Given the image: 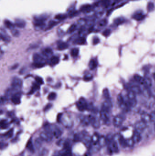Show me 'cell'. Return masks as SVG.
Returning a JSON list of instances; mask_svg holds the SVG:
<instances>
[{"mask_svg":"<svg viewBox=\"0 0 155 156\" xmlns=\"http://www.w3.org/2000/svg\"><path fill=\"white\" fill-rule=\"evenodd\" d=\"M40 89V86L38 85V84L34 83L33 85L32 86V88L31 89L30 91L29 92V94L31 95L32 94L34 93V92L36 91L37 90H39Z\"/></svg>","mask_w":155,"mask_h":156,"instance_id":"obj_35","label":"cell"},{"mask_svg":"<svg viewBox=\"0 0 155 156\" xmlns=\"http://www.w3.org/2000/svg\"><path fill=\"white\" fill-rule=\"evenodd\" d=\"M155 5L153 2H149L147 6V9L149 12H153L155 9Z\"/></svg>","mask_w":155,"mask_h":156,"instance_id":"obj_37","label":"cell"},{"mask_svg":"<svg viewBox=\"0 0 155 156\" xmlns=\"http://www.w3.org/2000/svg\"><path fill=\"white\" fill-rule=\"evenodd\" d=\"M130 107H135L137 104L136 94L130 90L127 94Z\"/></svg>","mask_w":155,"mask_h":156,"instance_id":"obj_2","label":"cell"},{"mask_svg":"<svg viewBox=\"0 0 155 156\" xmlns=\"http://www.w3.org/2000/svg\"><path fill=\"white\" fill-rule=\"evenodd\" d=\"M11 86L14 90H20L22 86V81L19 78H14L11 82Z\"/></svg>","mask_w":155,"mask_h":156,"instance_id":"obj_3","label":"cell"},{"mask_svg":"<svg viewBox=\"0 0 155 156\" xmlns=\"http://www.w3.org/2000/svg\"><path fill=\"white\" fill-rule=\"evenodd\" d=\"M21 94L19 92H17L14 94L11 97L12 102L15 105H19L21 103Z\"/></svg>","mask_w":155,"mask_h":156,"instance_id":"obj_10","label":"cell"},{"mask_svg":"<svg viewBox=\"0 0 155 156\" xmlns=\"http://www.w3.org/2000/svg\"><path fill=\"white\" fill-rule=\"evenodd\" d=\"M79 52V50L78 48H74L71 50V55L73 57H76L78 55Z\"/></svg>","mask_w":155,"mask_h":156,"instance_id":"obj_39","label":"cell"},{"mask_svg":"<svg viewBox=\"0 0 155 156\" xmlns=\"http://www.w3.org/2000/svg\"><path fill=\"white\" fill-rule=\"evenodd\" d=\"M151 96L155 100V89H153L152 90H151Z\"/></svg>","mask_w":155,"mask_h":156,"instance_id":"obj_59","label":"cell"},{"mask_svg":"<svg viewBox=\"0 0 155 156\" xmlns=\"http://www.w3.org/2000/svg\"><path fill=\"white\" fill-rule=\"evenodd\" d=\"M86 40L85 38L84 37H80L76 39L75 41V44H79V45H83L85 44Z\"/></svg>","mask_w":155,"mask_h":156,"instance_id":"obj_29","label":"cell"},{"mask_svg":"<svg viewBox=\"0 0 155 156\" xmlns=\"http://www.w3.org/2000/svg\"><path fill=\"white\" fill-rule=\"evenodd\" d=\"M66 17V16L64 14H59L56 16V19H57L59 20H61L63 19H65Z\"/></svg>","mask_w":155,"mask_h":156,"instance_id":"obj_51","label":"cell"},{"mask_svg":"<svg viewBox=\"0 0 155 156\" xmlns=\"http://www.w3.org/2000/svg\"><path fill=\"white\" fill-rule=\"evenodd\" d=\"M93 8L90 5H86L82 6L81 11L84 13H89L92 11Z\"/></svg>","mask_w":155,"mask_h":156,"instance_id":"obj_22","label":"cell"},{"mask_svg":"<svg viewBox=\"0 0 155 156\" xmlns=\"http://www.w3.org/2000/svg\"><path fill=\"white\" fill-rule=\"evenodd\" d=\"M76 24H73L70 27L69 29H68L67 32L68 33H72L76 30Z\"/></svg>","mask_w":155,"mask_h":156,"instance_id":"obj_45","label":"cell"},{"mask_svg":"<svg viewBox=\"0 0 155 156\" xmlns=\"http://www.w3.org/2000/svg\"><path fill=\"white\" fill-rule=\"evenodd\" d=\"M124 22H125V19H124L123 17H117L114 21V23L115 25H121Z\"/></svg>","mask_w":155,"mask_h":156,"instance_id":"obj_32","label":"cell"},{"mask_svg":"<svg viewBox=\"0 0 155 156\" xmlns=\"http://www.w3.org/2000/svg\"><path fill=\"white\" fill-rule=\"evenodd\" d=\"M135 128L136 129V131H141L144 130L146 127V123L145 122H143L142 120L139 121L137 122L135 125Z\"/></svg>","mask_w":155,"mask_h":156,"instance_id":"obj_11","label":"cell"},{"mask_svg":"<svg viewBox=\"0 0 155 156\" xmlns=\"http://www.w3.org/2000/svg\"><path fill=\"white\" fill-rule=\"evenodd\" d=\"M153 79H154V80H155V72L154 73V74H153Z\"/></svg>","mask_w":155,"mask_h":156,"instance_id":"obj_61","label":"cell"},{"mask_svg":"<svg viewBox=\"0 0 155 156\" xmlns=\"http://www.w3.org/2000/svg\"><path fill=\"white\" fill-rule=\"evenodd\" d=\"M81 140V137L79 135L76 134V135L74 136V140L75 141H79Z\"/></svg>","mask_w":155,"mask_h":156,"instance_id":"obj_57","label":"cell"},{"mask_svg":"<svg viewBox=\"0 0 155 156\" xmlns=\"http://www.w3.org/2000/svg\"><path fill=\"white\" fill-rule=\"evenodd\" d=\"M1 38L3 41L6 42H9L11 40L9 36L5 32V31L2 30V29H1Z\"/></svg>","mask_w":155,"mask_h":156,"instance_id":"obj_19","label":"cell"},{"mask_svg":"<svg viewBox=\"0 0 155 156\" xmlns=\"http://www.w3.org/2000/svg\"><path fill=\"white\" fill-rule=\"evenodd\" d=\"M103 95L106 100H110V93H109V91L108 90V89H107V88L104 89L103 90Z\"/></svg>","mask_w":155,"mask_h":156,"instance_id":"obj_36","label":"cell"},{"mask_svg":"<svg viewBox=\"0 0 155 156\" xmlns=\"http://www.w3.org/2000/svg\"><path fill=\"white\" fill-rule=\"evenodd\" d=\"M124 119L121 116H117L114 117L113 119V124L115 127H119L123 123Z\"/></svg>","mask_w":155,"mask_h":156,"instance_id":"obj_9","label":"cell"},{"mask_svg":"<svg viewBox=\"0 0 155 156\" xmlns=\"http://www.w3.org/2000/svg\"><path fill=\"white\" fill-rule=\"evenodd\" d=\"M57 23L55 22V21H51L49 23V25H48V29H50L51 27H52L53 26H54L55 25L57 24Z\"/></svg>","mask_w":155,"mask_h":156,"instance_id":"obj_55","label":"cell"},{"mask_svg":"<svg viewBox=\"0 0 155 156\" xmlns=\"http://www.w3.org/2000/svg\"><path fill=\"white\" fill-rule=\"evenodd\" d=\"M1 127L2 129H6L8 127V124L6 120H2L1 122Z\"/></svg>","mask_w":155,"mask_h":156,"instance_id":"obj_40","label":"cell"},{"mask_svg":"<svg viewBox=\"0 0 155 156\" xmlns=\"http://www.w3.org/2000/svg\"><path fill=\"white\" fill-rule=\"evenodd\" d=\"M93 76L91 74H87L84 77V80L86 81H89L92 79Z\"/></svg>","mask_w":155,"mask_h":156,"instance_id":"obj_49","label":"cell"},{"mask_svg":"<svg viewBox=\"0 0 155 156\" xmlns=\"http://www.w3.org/2000/svg\"><path fill=\"white\" fill-rule=\"evenodd\" d=\"M100 137L99 135L97 133H95L92 137H91V143L94 145H98V141L100 139Z\"/></svg>","mask_w":155,"mask_h":156,"instance_id":"obj_18","label":"cell"},{"mask_svg":"<svg viewBox=\"0 0 155 156\" xmlns=\"http://www.w3.org/2000/svg\"><path fill=\"white\" fill-rule=\"evenodd\" d=\"M142 86L148 88H150L152 86V81L149 77H144V80Z\"/></svg>","mask_w":155,"mask_h":156,"instance_id":"obj_17","label":"cell"},{"mask_svg":"<svg viewBox=\"0 0 155 156\" xmlns=\"http://www.w3.org/2000/svg\"><path fill=\"white\" fill-rule=\"evenodd\" d=\"M33 59L34 63H44V59L43 58L37 53H35L33 55Z\"/></svg>","mask_w":155,"mask_h":156,"instance_id":"obj_16","label":"cell"},{"mask_svg":"<svg viewBox=\"0 0 155 156\" xmlns=\"http://www.w3.org/2000/svg\"><path fill=\"white\" fill-rule=\"evenodd\" d=\"M111 33V31L109 29H106V30L103 32H102V35L106 37H107L109 36Z\"/></svg>","mask_w":155,"mask_h":156,"instance_id":"obj_47","label":"cell"},{"mask_svg":"<svg viewBox=\"0 0 155 156\" xmlns=\"http://www.w3.org/2000/svg\"><path fill=\"white\" fill-rule=\"evenodd\" d=\"M107 23V21L106 19H103L101 20L98 23V25L99 27H104L106 26V25Z\"/></svg>","mask_w":155,"mask_h":156,"instance_id":"obj_41","label":"cell"},{"mask_svg":"<svg viewBox=\"0 0 155 156\" xmlns=\"http://www.w3.org/2000/svg\"><path fill=\"white\" fill-rule=\"evenodd\" d=\"M16 26L20 28V29H22L24 28L26 26V23L25 21L23 20L22 19H18L16 20L15 24Z\"/></svg>","mask_w":155,"mask_h":156,"instance_id":"obj_21","label":"cell"},{"mask_svg":"<svg viewBox=\"0 0 155 156\" xmlns=\"http://www.w3.org/2000/svg\"><path fill=\"white\" fill-rule=\"evenodd\" d=\"M11 33H12V34L13 35V36L14 37H18L19 36V34H20L19 31L15 29L11 30Z\"/></svg>","mask_w":155,"mask_h":156,"instance_id":"obj_52","label":"cell"},{"mask_svg":"<svg viewBox=\"0 0 155 156\" xmlns=\"http://www.w3.org/2000/svg\"><path fill=\"white\" fill-rule=\"evenodd\" d=\"M141 119H142V120L145 122L146 123L151 122L150 119V114H148V113H142L141 115Z\"/></svg>","mask_w":155,"mask_h":156,"instance_id":"obj_20","label":"cell"},{"mask_svg":"<svg viewBox=\"0 0 155 156\" xmlns=\"http://www.w3.org/2000/svg\"><path fill=\"white\" fill-rule=\"evenodd\" d=\"M61 156H72V152L71 148L65 149V152L62 154Z\"/></svg>","mask_w":155,"mask_h":156,"instance_id":"obj_43","label":"cell"},{"mask_svg":"<svg viewBox=\"0 0 155 156\" xmlns=\"http://www.w3.org/2000/svg\"><path fill=\"white\" fill-rule=\"evenodd\" d=\"M56 97H57L56 93L55 92H51L49 94L47 98L49 101H53L56 98Z\"/></svg>","mask_w":155,"mask_h":156,"instance_id":"obj_42","label":"cell"},{"mask_svg":"<svg viewBox=\"0 0 155 156\" xmlns=\"http://www.w3.org/2000/svg\"><path fill=\"white\" fill-rule=\"evenodd\" d=\"M118 141H119V143L121 147H127L126 143V140L124 138V137L122 136H120L119 137H118Z\"/></svg>","mask_w":155,"mask_h":156,"instance_id":"obj_30","label":"cell"},{"mask_svg":"<svg viewBox=\"0 0 155 156\" xmlns=\"http://www.w3.org/2000/svg\"><path fill=\"white\" fill-rule=\"evenodd\" d=\"M100 42V39H99L97 37H95L94 38H93V44L94 45H97V44L99 43Z\"/></svg>","mask_w":155,"mask_h":156,"instance_id":"obj_56","label":"cell"},{"mask_svg":"<svg viewBox=\"0 0 155 156\" xmlns=\"http://www.w3.org/2000/svg\"><path fill=\"white\" fill-rule=\"evenodd\" d=\"M42 53L45 56L49 57L52 54L53 52L51 48H45V49H44L42 52Z\"/></svg>","mask_w":155,"mask_h":156,"instance_id":"obj_28","label":"cell"},{"mask_svg":"<svg viewBox=\"0 0 155 156\" xmlns=\"http://www.w3.org/2000/svg\"><path fill=\"white\" fill-rule=\"evenodd\" d=\"M26 147H27V148L30 151V152H34L35 149H34V146H33V142H32V139H30V140H29L28 143H27Z\"/></svg>","mask_w":155,"mask_h":156,"instance_id":"obj_26","label":"cell"},{"mask_svg":"<svg viewBox=\"0 0 155 156\" xmlns=\"http://www.w3.org/2000/svg\"><path fill=\"white\" fill-rule=\"evenodd\" d=\"M117 100L119 105H121L125 102L124 97H123V95H121V94H119V95H118L117 97Z\"/></svg>","mask_w":155,"mask_h":156,"instance_id":"obj_38","label":"cell"},{"mask_svg":"<svg viewBox=\"0 0 155 156\" xmlns=\"http://www.w3.org/2000/svg\"><path fill=\"white\" fill-rule=\"evenodd\" d=\"M4 24L6 27H7V29H11V30H12L14 29L15 25H14L12 23H11V21L8 20H6L5 21H4Z\"/></svg>","mask_w":155,"mask_h":156,"instance_id":"obj_25","label":"cell"},{"mask_svg":"<svg viewBox=\"0 0 155 156\" xmlns=\"http://www.w3.org/2000/svg\"><path fill=\"white\" fill-rule=\"evenodd\" d=\"M35 80L36 83L39 84H44V81L43 79L39 76H36L35 77Z\"/></svg>","mask_w":155,"mask_h":156,"instance_id":"obj_46","label":"cell"},{"mask_svg":"<svg viewBox=\"0 0 155 156\" xmlns=\"http://www.w3.org/2000/svg\"><path fill=\"white\" fill-rule=\"evenodd\" d=\"M134 79L135 80V81H136V82H138L140 84H142L143 83V82L144 78L142 77V76L138 75V74H136L134 76Z\"/></svg>","mask_w":155,"mask_h":156,"instance_id":"obj_33","label":"cell"},{"mask_svg":"<svg viewBox=\"0 0 155 156\" xmlns=\"http://www.w3.org/2000/svg\"><path fill=\"white\" fill-rule=\"evenodd\" d=\"M68 47V44H66V42H61L58 45V49L59 50H64L66 49Z\"/></svg>","mask_w":155,"mask_h":156,"instance_id":"obj_31","label":"cell"},{"mask_svg":"<svg viewBox=\"0 0 155 156\" xmlns=\"http://www.w3.org/2000/svg\"><path fill=\"white\" fill-rule=\"evenodd\" d=\"M45 131L49 132L55 137L58 138L63 134L62 131L58 127L54 125H51L49 124H47L45 126Z\"/></svg>","mask_w":155,"mask_h":156,"instance_id":"obj_1","label":"cell"},{"mask_svg":"<svg viewBox=\"0 0 155 156\" xmlns=\"http://www.w3.org/2000/svg\"><path fill=\"white\" fill-rule=\"evenodd\" d=\"M130 90L132 91L133 92H134L136 95L142 94V90L141 87L138 86H131L130 87Z\"/></svg>","mask_w":155,"mask_h":156,"instance_id":"obj_23","label":"cell"},{"mask_svg":"<svg viewBox=\"0 0 155 156\" xmlns=\"http://www.w3.org/2000/svg\"><path fill=\"white\" fill-rule=\"evenodd\" d=\"M89 118L90 124H91L93 127L96 129L99 128L100 126V122L98 118L92 115L89 116Z\"/></svg>","mask_w":155,"mask_h":156,"instance_id":"obj_6","label":"cell"},{"mask_svg":"<svg viewBox=\"0 0 155 156\" xmlns=\"http://www.w3.org/2000/svg\"><path fill=\"white\" fill-rule=\"evenodd\" d=\"M108 112H109L108 111L102 109V110L100 111V116L101 120H102L105 124H107V125L110 124V117H109Z\"/></svg>","mask_w":155,"mask_h":156,"instance_id":"obj_5","label":"cell"},{"mask_svg":"<svg viewBox=\"0 0 155 156\" xmlns=\"http://www.w3.org/2000/svg\"><path fill=\"white\" fill-rule=\"evenodd\" d=\"M51 62L53 65H57L59 62V59L56 56H53L51 58Z\"/></svg>","mask_w":155,"mask_h":156,"instance_id":"obj_44","label":"cell"},{"mask_svg":"<svg viewBox=\"0 0 155 156\" xmlns=\"http://www.w3.org/2000/svg\"><path fill=\"white\" fill-rule=\"evenodd\" d=\"M97 63L94 59H91L89 63V67L91 70H93L97 68Z\"/></svg>","mask_w":155,"mask_h":156,"instance_id":"obj_27","label":"cell"},{"mask_svg":"<svg viewBox=\"0 0 155 156\" xmlns=\"http://www.w3.org/2000/svg\"><path fill=\"white\" fill-rule=\"evenodd\" d=\"M150 116L151 122H155V111H152L150 114Z\"/></svg>","mask_w":155,"mask_h":156,"instance_id":"obj_53","label":"cell"},{"mask_svg":"<svg viewBox=\"0 0 155 156\" xmlns=\"http://www.w3.org/2000/svg\"><path fill=\"white\" fill-rule=\"evenodd\" d=\"M42 140L41 138L40 139L39 138H37V139L35 140V146H36L37 147H39L41 146L42 145V142L41 141Z\"/></svg>","mask_w":155,"mask_h":156,"instance_id":"obj_48","label":"cell"},{"mask_svg":"<svg viewBox=\"0 0 155 156\" xmlns=\"http://www.w3.org/2000/svg\"><path fill=\"white\" fill-rule=\"evenodd\" d=\"M112 103L110 100H106L102 105V109L109 112L112 109Z\"/></svg>","mask_w":155,"mask_h":156,"instance_id":"obj_12","label":"cell"},{"mask_svg":"<svg viewBox=\"0 0 155 156\" xmlns=\"http://www.w3.org/2000/svg\"><path fill=\"white\" fill-rule=\"evenodd\" d=\"M34 66L36 67V68H40L44 66L45 65L44 63H34Z\"/></svg>","mask_w":155,"mask_h":156,"instance_id":"obj_54","label":"cell"},{"mask_svg":"<svg viewBox=\"0 0 155 156\" xmlns=\"http://www.w3.org/2000/svg\"><path fill=\"white\" fill-rule=\"evenodd\" d=\"M63 114L61 113H59L57 115V120L58 122H60L61 121V119H62V117H63Z\"/></svg>","mask_w":155,"mask_h":156,"instance_id":"obj_58","label":"cell"},{"mask_svg":"<svg viewBox=\"0 0 155 156\" xmlns=\"http://www.w3.org/2000/svg\"><path fill=\"white\" fill-rule=\"evenodd\" d=\"M133 18L136 21H141L145 18V16L142 12H137L133 14Z\"/></svg>","mask_w":155,"mask_h":156,"instance_id":"obj_15","label":"cell"},{"mask_svg":"<svg viewBox=\"0 0 155 156\" xmlns=\"http://www.w3.org/2000/svg\"><path fill=\"white\" fill-rule=\"evenodd\" d=\"M114 1H116V0H114Z\"/></svg>","mask_w":155,"mask_h":156,"instance_id":"obj_62","label":"cell"},{"mask_svg":"<svg viewBox=\"0 0 155 156\" xmlns=\"http://www.w3.org/2000/svg\"><path fill=\"white\" fill-rule=\"evenodd\" d=\"M51 105L50 104H48V105H47V106L45 107V108L44 109V110L45 111V110H48L49 109L51 108Z\"/></svg>","mask_w":155,"mask_h":156,"instance_id":"obj_60","label":"cell"},{"mask_svg":"<svg viewBox=\"0 0 155 156\" xmlns=\"http://www.w3.org/2000/svg\"><path fill=\"white\" fill-rule=\"evenodd\" d=\"M141 90H142V94L146 97V98H150L151 96V91L150 90V88L146 87L144 86H142V87H141Z\"/></svg>","mask_w":155,"mask_h":156,"instance_id":"obj_14","label":"cell"},{"mask_svg":"<svg viewBox=\"0 0 155 156\" xmlns=\"http://www.w3.org/2000/svg\"><path fill=\"white\" fill-rule=\"evenodd\" d=\"M132 138L134 141L135 143H138L141 141L142 136L141 135L140 132L137 131H136L133 132Z\"/></svg>","mask_w":155,"mask_h":156,"instance_id":"obj_13","label":"cell"},{"mask_svg":"<svg viewBox=\"0 0 155 156\" xmlns=\"http://www.w3.org/2000/svg\"><path fill=\"white\" fill-rule=\"evenodd\" d=\"M126 143L127 147H133L135 144L132 138L126 139Z\"/></svg>","mask_w":155,"mask_h":156,"instance_id":"obj_34","label":"cell"},{"mask_svg":"<svg viewBox=\"0 0 155 156\" xmlns=\"http://www.w3.org/2000/svg\"><path fill=\"white\" fill-rule=\"evenodd\" d=\"M13 130H10V131H8L7 132H6L5 134V136H6V137H7V138L11 137L13 135Z\"/></svg>","mask_w":155,"mask_h":156,"instance_id":"obj_50","label":"cell"},{"mask_svg":"<svg viewBox=\"0 0 155 156\" xmlns=\"http://www.w3.org/2000/svg\"><path fill=\"white\" fill-rule=\"evenodd\" d=\"M109 148L112 152L117 153L119 152V147L117 143L115 140H113L109 144Z\"/></svg>","mask_w":155,"mask_h":156,"instance_id":"obj_8","label":"cell"},{"mask_svg":"<svg viewBox=\"0 0 155 156\" xmlns=\"http://www.w3.org/2000/svg\"><path fill=\"white\" fill-rule=\"evenodd\" d=\"M40 138L43 141H46L48 142L51 141L53 138V135L51 133L46 131L41 132L40 134Z\"/></svg>","mask_w":155,"mask_h":156,"instance_id":"obj_7","label":"cell"},{"mask_svg":"<svg viewBox=\"0 0 155 156\" xmlns=\"http://www.w3.org/2000/svg\"><path fill=\"white\" fill-rule=\"evenodd\" d=\"M76 107L78 109L81 111L86 110L87 108V104L85 99L84 98H81L76 103Z\"/></svg>","mask_w":155,"mask_h":156,"instance_id":"obj_4","label":"cell"},{"mask_svg":"<svg viewBox=\"0 0 155 156\" xmlns=\"http://www.w3.org/2000/svg\"><path fill=\"white\" fill-rule=\"evenodd\" d=\"M106 144H107L106 138L104 136L100 137L98 141L99 146L100 147H103L105 146Z\"/></svg>","mask_w":155,"mask_h":156,"instance_id":"obj_24","label":"cell"}]
</instances>
